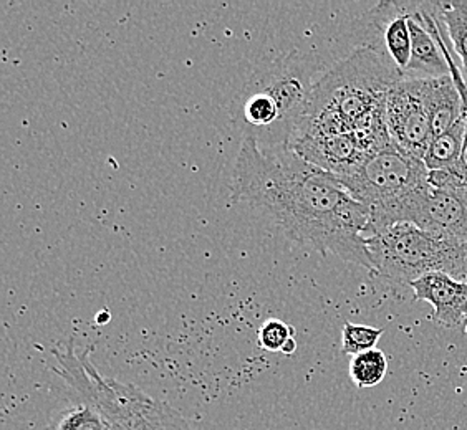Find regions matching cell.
I'll return each mask as SVG.
<instances>
[{
  "label": "cell",
  "instance_id": "13",
  "mask_svg": "<svg viewBox=\"0 0 467 430\" xmlns=\"http://www.w3.org/2000/svg\"><path fill=\"white\" fill-rule=\"evenodd\" d=\"M466 136L464 115L446 133L434 136L428 151L424 154V164L428 170H452L458 168Z\"/></svg>",
  "mask_w": 467,
  "mask_h": 430
},
{
  "label": "cell",
  "instance_id": "5",
  "mask_svg": "<svg viewBox=\"0 0 467 430\" xmlns=\"http://www.w3.org/2000/svg\"><path fill=\"white\" fill-rule=\"evenodd\" d=\"M55 373L93 405L109 430H189L188 422L171 405L144 394L136 385L101 376L91 363V350H77L75 338L54 350Z\"/></svg>",
  "mask_w": 467,
  "mask_h": 430
},
{
  "label": "cell",
  "instance_id": "3",
  "mask_svg": "<svg viewBox=\"0 0 467 430\" xmlns=\"http://www.w3.org/2000/svg\"><path fill=\"white\" fill-rule=\"evenodd\" d=\"M337 179L367 207V239L396 224L416 225L431 189L424 161L403 153L393 143Z\"/></svg>",
  "mask_w": 467,
  "mask_h": 430
},
{
  "label": "cell",
  "instance_id": "1",
  "mask_svg": "<svg viewBox=\"0 0 467 430\" xmlns=\"http://www.w3.org/2000/svg\"><path fill=\"white\" fill-rule=\"evenodd\" d=\"M231 199L265 210L296 242L375 273L367 207L333 174L290 146L264 148L244 139L234 164Z\"/></svg>",
  "mask_w": 467,
  "mask_h": 430
},
{
  "label": "cell",
  "instance_id": "16",
  "mask_svg": "<svg viewBox=\"0 0 467 430\" xmlns=\"http://www.w3.org/2000/svg\"><path fill=\"white\" fill-rule=\"evenodd\" d=\"M383 330L367 324L347 322L342 328V351L347 356H358L361 353L377 350Z\"/></svg>",
  "mask_w": 467,
  "mask_h": 430
},
{
  "label": "cell",
  "instance_id": "2",
  "mask_svg": "<svg viewBox=\"0 0 467 430\" xmlns=\"http://www.w3.org/2000/svg\"><path fill=\"white\" fill-rule=\"evenodd\" d=\"M401 73L371 46H361L315 83L306 117L290 148L298 156L357 144L367 158L391 144L388 93Z\"/></svg>",
  "mask_w": 467,
  "mask_h": 430
},
{
  "label": "cell",
  "instance_id": "14",
  "mask_svg": "<svg viewBox=\"0 0 467 430\" xmlns=\"http://www.w3.org/2000/svg\"><path fill=\"white\" fill-rule=\"evenodd\" d=\"M351 381L358 389H369L379 384L388 373V359L379 350L367 351L353 356L348 366Z\"/></svg>",
  "mask_w": 467,
  "mask_h": 430
},
{
  "label": "cell",
  "instance_id": "17",
  "mask_svg": "<svg viewBox=\"0 0 467 430\" xmlns=\"http://www.w3.org/2000/svg\"><path fill=\"white\" fill-rule=\"evenodd\" d=\"M296 338V330L288 326L287 322H280L277 318H272L262 324L257 333L259 348L270 351V353H282L288 341Z\"/></svg>",
  "mask_w": 467,
  "mask_h": 430
},
{
  "label": "cell",
  "instance_id": "6",
  "mask_svg": "<svg viewBox=\"0 0 467 430\" xmlns=\"http://www.w3.org/2000/svg\"><path fill=\"white\" fill-rule=\"evenodd\" d=\"M375 275L398 285L441 271L467 277V242L418 225L396 224L367 239Z\"/></svg>",
  "mask_w": 467,
  "mask_h": 430
},
{
  "label": "cell",
  "instance_id": "19",
  "mask_svg": "<svg viewBox=\"0 0 467 430\" xmlns=\"http://www.w3.org/2000/svg\"><path fill=\"white\" fill-rule=\"evenodd\" d=\"M296 350V338H292V340L288 341L287 344H285V348L282 350V354H285V356H292Z\"/></svg>",
  "mask_w": 467,
  "mask_h": 430
},
{
  "label": "cell",
  "instance_id": "9",
  "mask_svg": "<svg viewBox=\"0 0 467 430\" xmlns=\"http://www.w3.org/2000/svg\"><path fill=\"white\" fill-rule=\"evenodd\" d=\"M430 194L416 225L467 242V188L452 170H430Z\"/></svg>",
  "mask_w": 467,
  "mask_h": 430
},
{
  "label": "cell",
  "instance_id": "15",
  "mask_svg": "<svg viewBox=\"0 0 467 430\" xmlns=\"http://www.w3.org/2000/svg\"><path fill=\"white\" fill-rule=\"evenodd\" d=\"M50 430H109L101 414L90 405L81 403L67 409L65 413L48 425Z\"/></svg>",
  "mask_w": 467,
  "mask_h": 430
},
{
  "label": "cell",
  "instance_id": "20",
  "mask_svg": "<svg viewBox=\"0 0 467 430\" xmlns=\"http://www.w3.org/2000/svg\"><path fill=\"white\" fill-rule=\"evenodd\" d=\"M46 430H50V429H48V427H47V429H46Z\"/></svg>",
  "mask_w": 467,
  "mask_h": 430
},
{
  "label": "cell",
  "instance_id": "8",
  "mask_svg": "<svg viewBox=\"0 0 467 430\" xmlns=\"http://www.w3.org/2000/svg\"><path fill=\"white\" fill-rule=\"evenodd\" d=\"M413 0L378 2L365 17L363 34L368 38L363 46L383 55L405 77L411 60V32L408 15Z\"/></svg>",
  "mask_w": 467,
  "mask_h": 430
},
{
  "label": "cell",
  "instance_id": "18",
  "mask_svg": "<svg viewBox=\"0 0 467 430\" xmlns=\"http://www.w3.org/2000/svg\"><path fill=\"white\" fill-rule=\"evenodd\" d=\"M444 54L450 63L451 77L458 87L459 93H461V98H462V107H464V121H466V136H464V146H462V154H461V159H459L458 168L452 169V172L458 176L459 182L462 186L467 188V85L466 81L462 80V75L459 72L458 63L454 60V56L451 54L448 46H444Z\"/></svg>",
  "mask_w": 467,
  "mask_h": 430
},
{
  "label": "cell",
  "instance_id": "11",
  "mask_svg": "<svg viewBox=\"0 0 467 430\" xmlns=\"http://www.w3.org/2000/svg\"><path fill=\"white\" fill-rule=\"evenodd\" d=\"M421 95L431 123L432 138L446 133L464 115L461 93L451 75L421 78Z\"/></svg>",
  "mask_w": 467,
  "mask_h": 430
},
{
  "label": "cell",
  "instance_id": "7",
  "mask_svg": "<svg viewBox=\"0 0 467 430\" xmlns=\"http://www.w3.org/2000/svg\"><path fill=\"white\" fill-rule=\"evenodd\" d=\"M387 125L391 143L424 159L432 139L431 123L421 95V78L396 81L388 93Z\"/></svg>",
  "mask_w": 467,
  "mask_h": 430
},
{
  "label": "cell",
  "instance_id": "4",
  "mask_svg": "<svg viewBox=\"0 0 467 430\" xmlns=\"http://www.w3.org/2000/svg\"><path fill=\"white\" fill-rule=\"evenodd\" d=\"M314 77L308 58L292 54L251 78L239 97V125L245 139L264 148L288 146L306 117Z\"/></svg>",
  "mask_w": 467,
  "mask_h": 430
},
{
  "label": "cell",
  "instance_id": "10",
  "mask_svg": "<svg viewBox=\"0 0 467 430\" xmlns=\"http://www.w3.org/2000/svg\"><path fill=\"white\" fill-rule=\"evenodd\" d=\"M414 300L432 306V320L444 328H467V282L450 273H428L414 280Z\"/></svg>",
  "mask_w": 467,
  "mask_h": 430
},
{
  "label": "cell",
  "instance_id": "12",
  "mask_svg": "<svg viewBox=\"0 0 467 430\" xmlns=\"http://www.w3.org/2000/svg\"><path fill=\"white\" fill-rule=\"evenodd\" d=\"M436 14L446 46L467 85V0L436 2Z\"/></svg>",
  "mask_w": 467,
  "mask_h": 430
}]
</instances>
